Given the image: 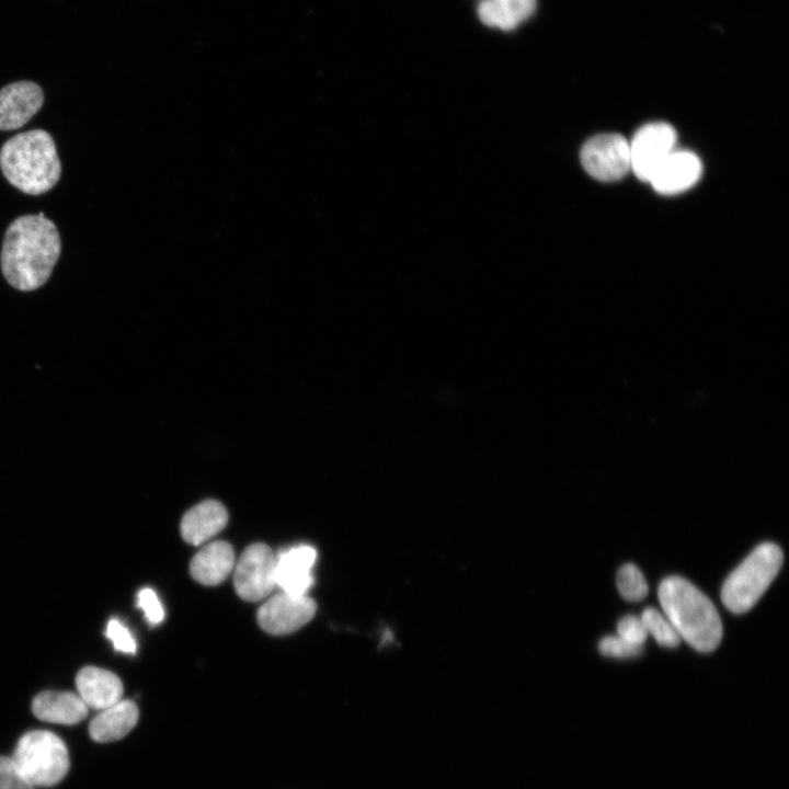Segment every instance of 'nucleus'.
<instances>
[{
	"label": "nucleus",
	"mask_w": 789,
	"mask_h": 789,
	"mask_svg": "<svg viewBox=\"0 0 789 789\" xmlns=\"http://www.w3.org/2000/svg\"><path fill=\"white\" fill-rule=\"evenodd\" d=\"M88 709L80 696L70 691H42L32 702L33 713L39 720L67 725L82 721Z\"/></svg>",
	"instance_id": "nucleus-16"
},
{
	"label": "nucleus",
	"mask_w": 789,
	"mask_h": 789,
	"mask_svg": "<svg viewBox=\"0 0 789 789\" xmlns=\"http://www.w3.org/2000/svg\"><path fill=\"white\" fill-rule=\"evenodd\" d=\"M78 695L88 708L103 710L123 697V684L114 673L95 667L85 666L76 677Z\"/></svg>",
	"instance_id": "nucleus-13"
},
{
	"label": "nucleus",
	"mask_w": 789,
	"mask_h": 789,
	"mask_svg": "<svg viewBox=\"0 0 789 789\" xmlns=\"http://www.w3.org/2000/svg\"><path fill=\"white\" fill-rule=\"evenodd\" d=\"M585 171L602 182H614L630 170L629 141L619 134H599L590 138L581 149Z\"/></svg>",
	"instance_id": "nucleus-7"
},
{
	"label": "nucleus",
	"mask_w": 789,
	"mask_h": 789,
	"mask_svg": "<svg viewBox=\"0 0 789 789\" xmlns=\"http://www.w3.org/2000/svg\"><path fill=\"white\" fill-rule=\"evenodd\" d=\"M42 88L28 80L16 81L0 89V130L24 126L42 107Z\"/></svg>",
	"instance_id": "nucleus-10"
},
{
	"label": "nucleus",
	"mask_w": 789,
	"mask_h": 789,
	"mask_svg": "<svg viewBox=\"0 0 789 789\" xmlns=\"http://www.w3.org/2000/svg\"><path fill=\"white\" fill-rule=\"evenodd\" d=\"M316 609L315 601L307 595L295 596L282 592L270 597L259 608L256 620L265 632L285 636L309 622Z\"/></svg>",
	"instance_id": "nucleus-9"
},
{
	"label": "nucleus",
	"mask_w": 789,
	"mask_h": 789,
	"mask_svg": "<svg viewBox=\"0 0 789 789\" xmlns=\"http://www.w3.org/2000/svg\"><path fill=\"white\" fill-rule=\"evenodd\" d=\"M106 637L112 641L117 651L134 654L136 652V642L129 630L121 624L116 618L108 621Z\"/></svg>",
	"instance_id": "nucleus-24"
},
{
	"label": "nucleus",
	"mask_w": 789,
	"mask_h": 789,
	"mask_svg": "<svg viewBox=\"0 0 789 789\" xmlns=\"http://www.w3.org/2000/svg\"><path fill=\"white\" fill-rule=\"evenodd\" d=\"M276 554L262 542L249 546L233 568V586L240 598L259 602L271 594L275 583Z\"/></svg>",
	"instance_id": "nucleus-6"
},
{
	"label": "nucleus",
	"mask_w": 789,
	"mask_h": 789,
	"mask_svg": "<svg viewBox=\"0 0 789 789\" xmlns=\"http://www.w3.org/2000/svg\"><path fill=\"white\" fill-rule=\"evenodd\" d=\"M641 620L647 632L652 634L655 641L665 648H675L681 642V637L671 622L653 607H647L641 614Z\"/></svg>",
	"instance_id": "nucleus-19"
},
{
	"label": "nucleus",
	"mask_w": 789,
	"mask_h": 789,
	"mask_svg": "<svg viewBox=\"0 0 789 789\" xmlns=\"http://www.w3.org/2000/svg\"><path fill=\"white\" fill-rule=\"evenodd\" d=\"M617 632L618 637L636 645H642L648 637L641 618L633 615H627L618 621Z\"/></svg>",
	"instance_id": "nucleus-23"
},
{
	"label": "nucleus",
	"mask_w": 789,
	"mask_h": 789,
	"mask_svg": "<svg viewBox=\"0 0 789 789\" xmlns=\"http://www.w3.org/2000/svg\"><path fill=\"white\" fill-rule=\"evenodd\" d=\"M658 597L667 620L693 649L705 653L717 649L722 622L701 591L683 578L667 576L659 585Z\"/></svg>",
	"instance_id": "nucleus-2"
},
{
	"label": "nucleus",
	"mask_w": 789,
	"mask_h": 789,
	"mask_svg": "<svg viewBox=\"0 0 789 789\" xmlns=\"http://www.w3.org/2000/svg\"><path fill=\"white\" fill-rule=\"evenodd\" d=\"M676 132L667 123H649L629 141L630 163L634 175L649 182L656 169L675 150Z\"/></svg>",
	"instance_id": "nucleus-8"
},
{
	"label": "nucleus",
	"mask_w": 789,
	"mask_h": 789,
	"mask_svg": "<svg viewBox=\"0 0 789 789\" xmlns=\"http://www.w3.org/2000/svg\"><path fill=\"white\" fill-rule=\"evenodd\" d=\"M139 711L137 705L128 699L100 710L91 720L89 733L93 741L107 743L123 739L137 724Z\"/></svg>",
	"instance_id": "nucleus-17"
},
{
	"label": "nucleus",
	"mask_w": 789,
	"mask_h": 789,
	"mask_svg": "<svg viewBox=\"0 0 789 789\" xmlns=\"http://www.w3.org/2000/svg\"><path fill=\"white\" fill-rule=\"evenodd\" d=\"M617 586L620 595L629 602L643 599L649 591L642 572L632 563L624 564L617 573Z\"/></svg>",
	"instance_id": "nucleus-20"
},
{
	"label": "nucleus",
	"mask_w": 789,
	"mask_h": 789,
	"mask_svg": "<svg viewBox=\"0 0 789 789\" xmlns=\"http://www.w3.org/2000/svg\"><path fill=\"white\" fill-rule=\"evenodd\" d=\"M317 559L313 547L302 545L279 551L276 554L275 583L282 592L302 596L313 583L311 574Z\"/></svg>",
	"instance_id": "nucleus-11"
},
{
	"label": "nucleus",
	"mask_w": 789,
	"mask_h": 789,
	"mask_svg": "<svg viewBox=\"0 0 789 789\" xmlns=\"http://www.w3.org/2000/svg\"><path fill=\"white\" fill-rule=\"evenodd\" d=\"M598 651L604 656L625 659L639 655L642 645L629 643L618 636H608L599 641Z\"/></svg>",
	"instance_id": "nucleus-21"
},
{
	"label": "nucleus",
	"mask_w": 789,
	"mask_h": 789,
	"mask_svg": "<svg viewBox=\"0 0 789 789\" xmlns=\"http://www.w3.org/2000/svg\"><path fill=\"white\" fill-rule=\"evenodd\" d=\"M137 605L144 610L145 617L151 625H158L164 619L162 604L153 590L145 587L139 591Z\"/></svg>",
	"instance_id": "nucleus-25"
},
{
	"label": "nucleus",
	"mask_w": 789,
	"mask_h": 789,
	"mask_svg": "<svg viewBox=\"0 0 789 789\" xmlns=\"http://www.w3.org/2000/svg\"><path fill=\"white\" fill-rule=\"evenodd\" d=\"M784 561L782 550L773 542L758 545L727 578L721 601L733 614L750 610L778 574Z\"/></svg>",
	"instance_id": "nucleus-4"
},
{
	"label": "nucleus",
	"mask_w": 789,
	"mask_h": 789,
	"mask_svg": "<svg viewBox=\"0 0 789 789\" xmlns=\"http://www.w3.org/2000/svg\"><path fill=\"white\" fill-rule=\"evenodd\" d=\"M701 172V162L694 152L674 150L656 169L649 183L660 194H677L690 188Z\"/></svg>",
	"instance_id": "nucleus-12"
},
{
	"label": "nucleus",
	"mask_w": 789,
	"mask_h": 789,
	"mask_svg": "<svg viewBox=\"0 0 789 789\" xmlns=\"http://www.w3.org/2000/svg\"><path fill=\"white\" fill-rule=\"evenodd\" d=\"M0 168L13 186L31 195L53 188L61 174L55 142L44 129L9 138L0 149Z\"/></svg>",
	"instance_id": "nucleus-3"
},
{
	"label": "nucleus",
	"mask_w": 789,
	"mask_h": 789,
	"mask_svg": "<svg viewBox=\"0 0 789 789\" xmlns=\"http://www.w3.org/2000/svg\"><path fill=\"white\" fill-rule=\"evenodd\" d=\"M11 759L35 787L57 785L70 767L69 753L64 741L46 730H34L22 735Z\"/></svg>",
	"instance_id": "nucleus-5"
},
{
	"label": "nucleus",
	"mask_w": 789,
	"mask_h": 789,
	"mask_svg": "<svg viewBox=\"0 0 789 789\" xmlns=\"http://www.w3.org/2000/svg\"><path fill=\"white\" fill-rule=\"evenodd\" d=\"M228 522L226 507L216 500H206L188 510L180 524L182 538L201 545L218 534Z\"/></svg>",
	"instance_id": "nucleus-15"
},
{
	"label": "nucleus",
	"mask_w": 789,
	"mask_h": 789,
	"mask_svg": "<svg viewBox=\"0 0 789 789\" xmlns=\"http://www.w3.org/2000/svg\"><path fill=\"white\" fill-rule=\"evenodd\" d=\"M16 768L11 757L0 756V789H35Z\"/></svg>",
	"instance_id": "nucleus-22"
},
{
	"label": "nucleus",
	"mask_w": 789,
	"mask_h": 789,
	"mask_svg": "<svg viewBox=\"0 0 789 789\" xmlns=\"http://www.w3.org/2000/svg\"><path fill=\"white\" fill-rule=\"evenodd\" d=\"M60 250L59 232L43 213L18 217L2 242V273L14 288L34 290L49 278Z\"/></svg>",
	"instance_id": "nucleus-1"
},
{
	"label": "nucleus",
	"mask_w": 789,
	"mask_h": 789,
	"mask_svg": "<svg viewBox=\"0 0 789 789\" xmlns=\"http://www.w3.org/2000/svg\"><path fill=\"white\" fill-rule=\"evenodd\" d=\"M536 5L537 0H480L477 13L483 24L512 31L533 15Z\"/></svg>",
	"instance_id": "nucleus-18"
},
{
	"label": "nucleus",
	"mask_w": 789,
	"mask_h": 789,
	"mask_svg": "<svg viewBox=\"0 0 789 789\" xmlns=\"http://www.w3.org/2000/svg\"><path fill=\"white\" fill-rule=\"evenodd\" d=\"M236 564L232 546L222 540L205 545L192 559L190 573L198 583L215 586L224 582Z\"/></svg>",
	"instance_id": "nucleus-14"
}]
</instances>
